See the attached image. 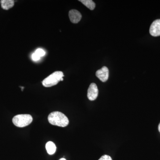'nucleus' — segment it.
Here are the masks:
<instances>
[{
    "label": "nucleus",
    "instance_id": "nucleus-1",
    "mask_svg": "<svg viewBox=\"0 0 160 160\" xmlns=\"http://www.w3.org/2000/svg\"><path fill=\"white\" fill-rule=\"evenodd\" d=\"M48 119L51 125L59 127H66L69 123V119L67 117L60 112H52L49 114Z\"/></svg>",
    "mask_w": 160,
    "mask_h": 160
},
{
    "label": "nucleus",
    "instance_id": "nucleus-2",
    "mask_svg": "<svg viewBox=\"0 0 160 160\" xmlns=\"http://www.w3.org/2000/svg\"><path fill=\"white\" fill-rule=\"evenodd\" d=\"M64 76L62 72H55L43 80L42 82L43 86L46 87H50L55 86L61 81Z\"/></svg>",
    "mask_w": 160,
    "mask_h": 160
},
{
    "label": "nucleus",
    "instance_id": "nucleus-3",
    "mask_svg": "<svg viewBox=\"0 0 160 160\" xmlns=\"http://www.w3.org/2000/svg\"><path fill=\"white\" fill-rule=\"evenodd\" d=\"M12 121L15 126L22 128L31 124L32 118L29 114L17 115L13 118Z\"/></svg>",
    "mask_w": 160,
    "mask_h": 160
},
{
    "label": "nucleus",
    "instance_id": "nucleus-4",
    "mask_svg": "<svg viewBox=\"0 0 160 160\" xmlns=\"http://www.w3.org/2000/svg\"><path fill=\"white\" fill-rule=\"evenodd\" d=\"M98 94V89L97 86L95 83H91L89 86L87 92V97L90 101L96 99Z\"/></svg>",
    "mask_w": 160,
    "mask_h": 160
},
{
    "label": "nucleus",
    "instance_id": "nucleus-5",
    "mask_svg": "<svg viewBox=\"0 0 160 160\" xmlns=\"http://www.w3.org/2000/svg\"><path fill=\"white\" fill-rule=\"evenodd\" d=\"M149 33L153 37L160 36V19L156 20L152 23L149 29Z\"/></svg>",
    "mask_w": 160,
    "mask_h": 160
},
{
    "label": "nucleus",
    "instance_id": "nucleus-6",
    "mask_svg": "<svg viewBox=\"0 0 160 160\" xmlns=\"http://www.w3.org/2000/svg\"><path fill=\"white\" fill-rule=\"evenodd\" d=\"M96 75L102 82H106L109 78V69L106 66H104L96 72Z\"/></svg>",
    "mask_w": 160,
    "mask_h": 160
},
{
    "label": "nucleus",
    "instance_id": "nucleus-7",
    "mask_svg": "<svg viewBox=\"0 0 160 160\" xmlns=\"http://www.w3.org/2000/svg\"><path fill=\"white\" fill-rule=\"evenodd\" d=\"M69 16L70 21L73 23H78L82 18L81 13L76 9L70 10L69 12Z\"/></svg>",
    "mask_w": 160,
    "mask_h": 160
},
{
    "label": "nucleus",
    "instance_id": "nucleus-8",
    "mask_svg": "<svg viewBox=\"0 0 160 160\" xmlns=\"http://www.w3.org/2000/svg\"><path fill=\"white\" fill-rule=\"evenodd\" d=\"M1 6L3 9L8 10L12 8L14 5V1L13 0H2L0 1Z\"/></svg>",
    "mask_w": 160,
    "mask_h": 160
},
{
    "label": "nucleus",
    "instance_id": "nucleus-9",
    "mask_svg": "<svg viewBox=\"0 0 160 160\" xmlns=\"http://www.w3.org/2000/svg\"><path fill=\"white\" fill-rule=\"evenodd\" d=\"M46 148L48 154H54L56 150V146L53 142H49L46 144Z\"/></svg>",
    "mask_w": 160,
    "mask_h": 160
},
{
    "label": "nucleus",
    "instance_id": "nucleus-10",
    "mask_svg": "<svg viewBox=\"0 0 160 160\" xmlns=\"http://www.w3.org/2000/svg\"><path fill=\"white\" fill-rule=\"evenodd\" d=\"M79 1L90 10H93L95 7V4L91 0H80Z\"/></svg>",
    "mask_w": 160,
    "mask_h": 160
},
{
    "label": "nucleus",
    "instance_id": "nucleus-11",
    "mask_svg": "<svg viewBox=\"0 0 160 160\" xmlns=\"http://www.w3.org/2000/svg\"><path fill=\"white\" fill-rule=\"evenodd\" d=\"M35 53L37 55H38L40 58L44 56L45 55V54H46V52H45V51H44L43 49H40V48H39V49H37L35 52Z\"/></svg>",
    "mask_w": 160,
    "mask_h": 160
},
{
    "label": "nucleus",
    "instance_id": "nucleus-12",
    "mask_svg": "<svg viewBox=\"0 0 160 160\" xmlns=\"http://www.w3.org/2000/svg\"><path fill=\"white\" fill-rule=\"evenodd\" d=\"M98 160H112V159L109 156L104 155L100 158Z\"/></svg>",
    "mask_w": 160,
    "mask_h": 160
},
{
    "label": "nucleus",
    "instance_id": "nucleus-13",
    "mask_svg": "<svg viewBox=\"0 0 160 160\" xmlns=\"http://www.w3.org/2000/svg\"><path fill=\"white\" fill-rule=\"evenodd\" d=\"M40 57L36 54L35 53H33V54L32 55V59L33 61H38L40 60Z\"/></svg>",
    "mask_w": 160,
    "mask_h": 160
},
{
    "label": "nucleus",
    "instance_id": "nucleus-14",
    "mask_svg": "<svg viewBox=\"0 0 160 160\" xmlns=\"http://www.w3.org/2000/svg\"><path fill=\"white\" fill-rule=\"evenodd\" d=\"M158 130H159V132H160V123L159 125V126H158Z\"/></svg>",
    "mask_w": 160,
    "mask_h": 160
},
{
    "label": "nucleus",
    "instance_id": "nucleus-15",
    "mask_svg": "<svg viewBox=\"0 0 160 160\" xmlns=\"http://www.w3.org/2000/svg\"><path fill=\"white\" fill-rule=\"evenodd\" d=\"M59 160H66V159L64 158H62L60 159Z\"/></svg>",
    "mask_w": 160,
    "mask_h": 160
},
{
    "label": "nucleus",
    "instance_id": "nucleus-16",
    "mask_svg": "<svg viewBox=\"0 0 160 160\" xmlns=\"http://www.w3.org/2000/svg\"><path fill=\"white\" fill-rule=\"evenodd\" d=\"M24 87H21V89H22V90H23V89H24Z\"/></svg>",
    "mask_w": 160,
    "mask_h": 160
}]
</instances>
